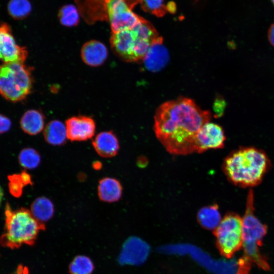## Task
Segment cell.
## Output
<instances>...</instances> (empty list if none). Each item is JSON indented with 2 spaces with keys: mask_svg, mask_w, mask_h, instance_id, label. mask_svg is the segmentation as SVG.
<instances>
[{
  "mask_svg": "<svg viewBox=\"0 0 274 274\" xmlns=\"http://www.w3.org/2000/svg\"><path fill=\"white\" fill-rule=\"evenodd\" d=\"M270 1L272 3V4H273V5L274 6V0H270Z\"/></svg>",
  "mask_w": 274,
  "mask_h": 274,
  "instance_id": "32",
  "label": "cell"
},
{
  "mask_svg": "<svg viewBox=\"0 0 274 274\" xmlns=\"http://www.w3.org/2000/svg\"><path fill=\"white\" fill-rule=\"evenodd\" d=\"M67 139L72 141H84L92 138L96 126L94 120L88 116H78L68 118L65 122Z\"/></svg>",
  "mask_w": 274,
  "mask_h": 274,
  "instance_id": "11",
  "label": "cell"
},
{
  "mask_svg": "<svg viewBox=\"0 0 274 274\" xmlns=\"http://www.w3.org/2000/svg\"><path fill=\"white\" fill-rule=\"evenodd\" d=\"M220 254L230 258L243 246L242 218L232 212L227 213L214 230Z\"/></svg>",
  "mask_w": 274,
  "mask_h": 274,
  "instance_id": "8",
  "label": "cell"
},
{
  "mask_svg": "<svg viewBox=\"0 0 274 274\" xmlns=\"http://www.w3.org/2000/svg\"><path fill=\"white\" fill-rule=\"evenodd\" d=\"M92 145L96 153L104 158L115 156L119 149L118 139L112 131L99 133L92 141Z\"/></svg>",
  "mask_w": 274,
  "mask_h": 274,
  "instance_id": "14",
  "label": "cell"
},
{
  "mask_svg": "<svg viewBox=\"0 0 274 274\" xmlns=\"http://www.w3.org/2000/svg\"><path fill=\"white\" fill-rule=\"evenodd\" d=\"M3 191L2 188L0 186V204L3 200Z\"/></svg>",
  "mask_w": 274,
  "mask_h": 274,
  "instance_id": "31",
  "label": "cell"
},
{
  "mask_svg": "<svg viewBox=\"0 0 274 274\" xmlns=\"http://www.w3.org/2000/svg\"><path fill=\"white\" fill-rule=\"evenodd\" d=\"M225 135L223 128L217 124L208 122L200 129L196 136V153L224 147Z\"/></svg>",
  "mask_w": 274,
  "mask_h": 274,
  "instance_id": "10",
  "label": "cell"
},
{
  "mask_svg": "<svg viewBox=\"0 0 274 274\" xmlns=\"http://www.w3.org/2000/svg\"><path fill=\"white\" fill-rule=\"evenodd\" d=\"M225 108V102L221 98L217 99L215 102V110L217 116H221Z\"/></svg>",
  "mask_w": 274,
  "mask_h": 274,
  "instance_id": "27",
  "label": "cell"
},
{
  "mask_svg": "<svg viewBox=\"0 0 274 274\" xmlns=\"http://www.w3.org/2000/svg\"><path fill=\"white\" fill-rule=\"evenodd\" d=\"M211 113L188 98L180 97L161 104L154 116V130L169 153L186 155L196 152V136Z\"/></svg>",
  "mask_w": 274,
  "mask_h": 274,
  "instance_id": "1",
  "label": "cell"
},
{
  "mask_svg": "<svg viewBox=\"0 0 274 274\" xmlns=\"http://www.w3.org/2000/svg\"><path fill=\"white\" fill-rule=\"evenodd\" d=\"M266 153L254 147H244L231 152L225 158L223 170L228 180L241 187L258 185L270 168Z\"/></svg>",
  "mask_w": 274,
  "mask_h": 274,
  "instance_id": "3",
  "label": "cell"
},
{
  "mask_svg": "<svg viewBox=\"0 0 274 274\" xmlns=\"http://www.w3.org/2000/svg\"><path fill=\"white\" fill-rule=\"evenodd\" d=\"M197 219L204 228L215 229L222 220L218 204H213L201 208L198 212Z\"/></svg>",
  "mask_w": 274,
  "mask_h": 274,
  "instance_id": "18",
  "label": "cell"
},
{
  "mask_svg": "<svg viewBox=\"0 0 274 274\" xmlns=\"http://www.w3.org/2000/svg\"><path fill=\"white\" fill-rule=\"evenodd\" d=\"M97 193L100 200L106 202L118 201L122 194V187L120 182L113 178L106 177L99 181Z\"/></svg>",
  "mask_w": 274,
  "mask_h": 274,
  "instance_id": "15",
  "label": "cell"
},
{
  "mask_svg": "<svg viewBox=\"0 0 274 274\" xmlns=\"http://www.w3.org/2000/svg\"><path fill=\"white\" fill-rule=\"evenodd\" d=\"M11 121L8 117L0 114V134L9 130L11 126Z\"/></svg>",
  "mask_w": 274,
  "mask_h": 274,
  "instance_id": "26",
  "label": "cell"
},
{
  "mask_svg": "<svg viewBox=\"0 0 274 274\" xmlns=\"http://www.w3.org/2000/svg\"><path fill=\"white\" fill-rule=\"evenodd\" d=\"M20 164L26 169L37 168L41 162V156L35 149L27 148L22 149L18 156Z\"/></svg>",
  "mask_w": 274,
  "mask_h": 274,
  "instance_id": "22",
  "label": "cell"
},
{
  "mask_svg": "<svg viewBox=\"0 0 274 274\" xmlns=\"http://www.w3.org/2000/svg\"><path fill=\"white\" fill-rule=\"evenodd\" d=\"M139 3L145 11L158 17L163 16L167 10L164 0H140Z\"/></svg>",
  "mask_w": 274,
  "mask_h": 274,
  "instance_id": "24",
  "label": "cell"
},
{
  "mask_svg": "<svg viewBox=\"0 0 274 274\" xmlns=\"http://www.w3.org/2000/svg\"><path fill=\"white\" fill-rule=\"evenodd\" d=\"M148 70L156 72L162 69L168 61V53L160 37L151 46L143 60Z\"/></svg>",
  "mask_w": 274,
  "mask_h": 274,
  "instance_id": "13",
  "label": "cell"
},
{
  "mask_svg": "<svg viewBox=\"0 0 274 274\" xmlns=\"http://www.w3.org/2000/svg\"><path fill=\"white\" fill-rule=\"evenodd\" d=\"M80 16L77 7L73 5H66L63 6L58 13L60 23L67 27L77 25L79 22Z\"/></svg>",
  "mask_w": 274,
  "mask_h": 274,
  "instance_id": "20",
  "label": "cell"
},
{
  "mask_svg": "<svg viewBox=\"0 0 274 274\" xmlns=\"http://www.w3.org/2000/svg\"><path fill=\"white\" fill-rule=\"evenodd\" d=\"M32 79L30 69L23 63H4L0 65V94L12 102L25 99L30 93Z\"/></svg>",
  "mask_w": 274,
  "mask_h": 274,
  "instance_id": "7",
  "label": "cell"
},
{
  "mask_svg": "<svg viewBox=\"0 0 274 274\" xmlns=\"http://www.w3.org/2000/svg\"><path fill=\"white\" fill-rule=\"evenodd\" d=\"M44 136L49 144L54 146L64 144L67 139L65 125L57 120L50 121L44 128Z\"/></svg>",
  "mask_w": 274,
  "mask_h": 274,
  "instance_id": "17",
  "label": "cell"
},
{
  "mask_svg": "<svg viewBox=\"0 0 274 274\" xmlns=\"http://www.w3.org/2000/svg\"><path fill=\"white\" fill-rule=\"evenodd\" d=\"M27 56L26 48L16 43L9 25L0 24V59L4 63H23Z\"/></svg>",
  "mask_w": 274,
  "mask_h": 274,
  "instance_id": "9",
  "label": "cell"
},
{
  "mask_svg": "<svg viewBox=\"0 0 274 274\" xmlns=\"http://www.w3.org/2000/svg\"><path fill=\"white\" fill-rule=\"evenodd\" d=\"M9 14L16 19L26 17L31 10V6L28 0H11L8 5Z\"/></svg>",
  "mask_w": 274,
  "mask_h": 274,
  "instance_id": "23",
  "label": "cell"
},
{
  "mask_svg": "<svg viewBox=\"0 0 274 274\" xmlns=\"http://www.w3.org/2000/svg\"><path fill=\"white\" fill-rule=\"evenodd\" d=\"M267 38L270 45L274 47V23L270 25L268 30Z\"/></svg>",
  "mask_w": 274,
  "mask_h": 274,
  "instance_id": "28",
  "label": "cell"
},
{
  "mask_svg": "<svg viewBox=\"0 0 274 274\" xmlns=\"http://www.w3.org/2000/svg\"><path fill=\"white\" fill-rule=\"evenodd\" d=\"M12 274H29V270L26 266L19 265Z\"/></svg>",
  "mask_w": 274,
  "mask_h": 274,
  "instance_id": "30",
  "label": "cell"
},
{
  "mask_svg": "<svg viewBox=\"0 0 274 274\" xmlns=\"http://www.w3.org/2000/svg\"><path fill=\"white\" fill-rule=\"evenodd\" d=\"M22 130L29 135H36L44 128L45 117L39 110H29L24 113L20 120Z\"/></svg>",
  "mask_w": 274,
  "mask_h": 274,
  "instance_id": "16",
  "label": "cell"
},
{
  "mask_svg": "<svg viewBox=\"0 0 274 274\" xmlns=\"http://www.w3.org/2000/svg\"><path fill=\"white\" fill-rule=\"evenodd\" d=\"M108 51L106 46L96 40L85 43L81 50V58L86 64L93 67L101 65L106 60Z\"/></svg>",
  "mask_w": 274,
  "mask_h": 274,
  "instance_id": "12",
  "label": "cell"
},
{
  "mask_svg": "<svg viewBox=\"0 0 274 274\" xmlns=\"http://www.w3.org/2000/svg\"><path fill=\"white\" fill-rule=\"evenodd\" d=\"M254 197L252 190L249 191L245 214L242 218L243 255L237 262V274H249L252 264L264 270L270 269L265 256L259 247L267 230V226L262 223L255 215Z\"/></svg>",
  "mask_w": 274,
  "mask_h": 274,
  "instance_id": "4",
  "label": "cell"
},
{
  "mask_svg": "<svg viewBox=\"0 0 274 274\" xmlns=\"http://www.w3.org/2000/svg\"><path fill=\"white\" fill-rule=\"evenodd\" d=\"M20 174L25 185L32 184L31 177L28 173L25 171H23Z\"/></svg>",
  "mask_w": 274,
  "mask_h": 274,
  "instance_id": "29",
  "label": "cell"
},
{
  "mask_svg": "<svg viewBox=\"0 0 274 274\" xmlns=\"http://www.w3.org/2000/svg\"><path fill=\"white\" fill-rule=\"evenodd\" d=\"M68 268L71 274H91L94 267L89 257L78 255L72 261Z\"/></svg>",
  "mask_w": 274,
  "mask_h": 274,
  "instance_id": "21",
  "label": "cell"
},
{
  "mask_svg": "<svg viewBox=\"0 0 274 274\" xmlns=\"http://www.w3.org/2000/svg\"><path fill=\"white\" fill-rule=\"evenodd\" d=\"M5 214V230L0 237V245L4 247L16 249L23 245L32 246L40 231L45 229L44 223L37 220L27 209L13 211L7 203Z\"/></svg>",
  "mask_w": 274,
  "mask_h": 274,
  "instance_id": "6",
  "label": "cell"
},
{
  "mask_svg": "<svg viewBox=\"0 0 274 274\" xmlns=\"http://www.w3.org/2000/svg\"><path fill=\"white\" fill-rule=\"evenodd\" d=\"M9 190L10 193L15 197H19L22 193L23 188L26 186L20 174L9 177Z\"/></svg>",
  "mask_w": 274,
  "mask_h": 274,
  "instance_id": "25",
  "label": "cell"
},
{
  "mask_svg": "<svg viewBox=\"0 0 274 274\" xmlns=\"http://www.w3.org/2000/svg\"><path fill=\"white\" fill-rule=\"evenodd\" d=\"M140 0H75L80 16L89 24L109 22L113 33L131 29L143 19L132 11Z\"/></svg>",
  "mask_w": 274,
  "mask_h": 274,
  "instance_id": "2",
  "label": "cell"
},
{
  "mask_svg": "<svg viewBox=\"0 0 274 274\" xmlns=\"http://www.w3.org/2000/svg\"><path fill=\"white\" fill-rule=\"evenodd\" d=\"M160 37L152 25L143 18L134 27L112 33V49L128 62L143 60L151 46Z\"/></svg>",
  "mask_w": 274,
  "mask_h": 274,
  "instance_id": "5",
  "label": "cell"
},
{
  "mask_svg": "<svg viewBox=\"0 0 274 274\" xmlns=\"http://www.w3.org/2000/svg\"><path fill=\"white\" fill-rule=\"evenodd\" d=\"M30 211L37 220L44 223L53 217L54 207L53 203L49 198L40 197L32 202Z\"/></svg>",
  "mask_w": 274,
  "mask_h": 274,
  "instance_id": "19",
  "label": "cell"
}]
</instances>
